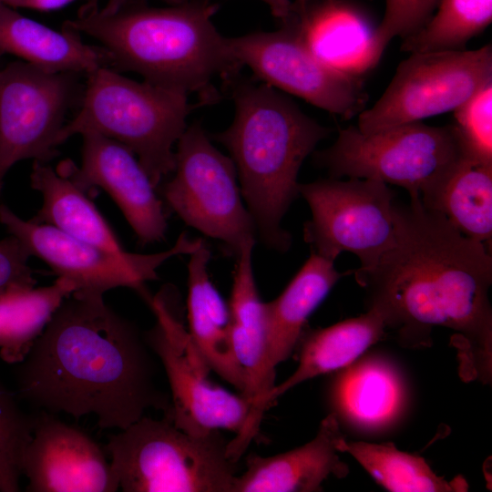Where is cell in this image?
Returning <instances> with one entry per match:
<instances>
[{
  "label": "cell",
  "instance_id": "ac0fdd59",
  "mask_svg": "<svg viewBox=\"0 0 492 492\" xmlns=\"http://www.w3.org/2000/svg\"><path fill=\"white\" fill-rule=\"evenodd\" d=\"M344 438L339 419L330 413L308 443L272 456L251 454L232 492H318L331 477L343 478L348 466L338 446Z\"/></svg>",
  "mask_w": 492,
  "mask_h": 492
},
{
  "label": "cell",
  "instance_id": "d4e9b609",
  "mask_svg": "<svg viewBox=\"0 0 492 492\" xmlns=\"http://www.w3.org/2000/svg\"><path fill=\"white\" fill-rule=\"evenodd\" d=\"M420 200L461 234L491 249L492 164L467 158L423 192Z\"/></svg>",
  "mask_w": 492,
  "mask_h": 492
},
{
  "label": "cell",
  "instance_id": "836d02e7",
  "mask_svg": "<svg viewBox=\"0 0 492 492\" xmlns=\"http://www.w3.org/2000/svg\"><path fill=\"white\" fill-rule=\"evenodd\" d=\"M130 1L144 2L145 0H87V2L82 5V7H95L99 6L101 12L105 14H112L125 5ZM169 5L182 2L180 0H163Z\"/></svg>",
  "mask_w": 492,
  "mask_h": 492
},
{
  "label": "cell",
  "instance_id": "d6a6232c",
  "mask_svg": "<svg viewBox=\"0 0 492 492\" xmlns=\"http://www.w3.org/2000/svg\"><path fill=\"white\" fill-rule=\"evenodd\" d=\"M77 0H0L4 5L12 8H27L40 12H49L61 9Z\"/></svg>",
  "mask_w": 492,
  "mask_h": 492
},
{
  "label": "cell",
  "instance_id": "7402d4cb",
  "mask_svg": "<svg viewBox=\"0 0 492 492\" xmlns=\"http://www.w3.org/2000/svg\"><path fill=\"white\" fill-rule=\"evenodd\" d=\"M313 252L274 300L263 303L268 359L272 368L287 360L299 344L310 315L345 274Z\"/></svg>",
  "mask_w": 492,
  "mask_h": 492
},
{
  "label": "cell",
  "instance_id": "277c9868",
  "mask_svg": "<svg viewBox=\"0 0 492 492\" xmlns=\"http://www.w3.org/2000/svg\"><path fill=\"white\" fill-rule=\"evenodd\" d=\"M232 96L233 121L212 138L231 154L242 198L261 241L285 252L292 237L281 223L300 195L299 170L331 129L261 81L238 83Z\"/></svg>",
  "mask_w": 492,
  "mask_h": 492
},
{
  "label": "cell",
  "instance_id": "9c48e42d",
  "mask_svg": "<svg viewBox=\"0 0 492 492\" xmlns=\"http://www.w3.org/2000/svg\"><path fill=\"white\" fill-rule=\"evenodd\" d=\"M312 218L303 238L312 252L333 261L343 252L354 254L360 267L371 271L395 240V192L386 183L368 179L331 178L299 184Z\"/></svg>",
  "mask_w": 492,
  "mask_h": 492
},
{
  "label": "cell",
  "instance_id": "7a4b0ae2",
  "mask_svg": "<svg viewBox=\"0 0 492 492\" xmlns=\"http://www.w3.org/2000/svg\"><path fill=\"white\" fill-rule=\"evenodd\" d=\"M150 352L103 295L72 292L18 364V396L41 411L92 414L100 428L126 429L149 408H170Z\"/></svg>",
  "mask_w": 492,
  "mask_h": 492
},
{
  "label": "cell",
  "instance_id": "9a60e30c",
  "mask_svg": "<svg viewBox=\"0 0 492 492\" xmlns=\"http://www.w3.org/2000/svg\"><path fill=\"white\" fill-rule=\"evenodd\" d=\"M81 136L80 167L67 159L58 165L57 170L86 192L95 187L108 192L141 244L163 240L167 220L162 200L136 155L121 143L97 133Z\"/></svg>",
  "mask_w": 492,
  "mask_h": 492
},
{
  "label": "cell",
  "instance_id": "6da1fadb",
  "mask_svg": "<svg viewBox=\"0 0 492 492\" xmlns=\"http://www.w3.org/2000/svg\"><path fill=\"white\" fill-rule=\"evenodd\" d=\"M395 240L369 272L354 274L400 344L429 346L435 327L452 330L460 375L492 379L491 251L461 234L420 198L394 202Z\"/></svg>",
  "mask_w": 492,
  "mask_h": 492
},
{
  "label": "cell",
  "instance_id": "ffe728a7",
  "mask_svg": "<svg viewBox=\"0 0 492 492\" xmlns=\"http://www.w3.org/2000/svg\"><path fill=\"white\" fill-rule=\"evenodd\" d=\"M10 54L52 73L89 74L110 67L107 51L85 43L81 34L64 25L55 30L0 2V56Z\"/></svg>",
  "mask_w": 492,
  "mask_h": 492
},
{
  "label": "cell",
  "instance_id": "8fae6325",
  "mask_svg": "<svg viewBox=\"0 0 492 492\" xmlns=\"http://www.w3.org/2000/svg\"><path fill=\"white\" fill-rule=\"evenodd\" d=\"M171 291L151 297L156 323L144 334L162 364L170 388V408L165 415L174 425L190 434L243 428L251 409L248 399L213 384L210 368L197 352L176 311Z\"/></svg>",
  "mask_w": 492,
  "mask_h": 492
},
{
  "label": "cell",
  "instance_id": "5bb4252c",
  "mask_svg": "<svg viewBox=\"0 0 492 492\" xmlns=\"http://www.w3.org/2000/svg\"><path fill=\"white\" fill-rule=\"evenodd\" d=\"M230 54L256 77L282 91L343 119L364 110L367 95L362 77L335 71L317 59L292 24L272 32H255L227 37Z\"/></svg>",
  "mask_w": 492,
  "mask_h": 492
},
{
  "label": "cell",
  "instance_id": "8992f818",
  "mask_svg": "<svg viewBox=\"0 0 492 492\" xmlns=\"http://www.w3.org/2000/svg\"><path fill=\"white\" fill-rule=\"evenodd\" d=\"M220 430L190 434L164 415L111 435L105 452L124 492H232L238 462Z\"/></svg>",
  "mask_w": 492,
  "mask_h": 492
},
{
  "label": "cell",
  "instance_id": "2e32d148",
  "mask_svg": "<svg viewBox=\"0 0 492 492\" xmlns=\"http://www.w3.org/2000/svg\"><path fill=\"white\" fill-rule=\"evenodd\" d=\"M23 456L29 492H115L118 480L103 450L78 428L39 410Z\"/></svg>",
  "mask_w": 492,
  "mask_h": 492
},
{
  "label": "cell",
  "instance_id": "e575fe53",
  "mask_svg": "<svg viewBox=\"0 0 492 492\" xmlns=\"http://www.w3.org/2000/svg\"><path fill=\"white\" fill-rule=\"evenodd\" d=\"M184 1V0H180ZM269 6L272 14L282 22L292 13V1L290 0H259Z\"/></svg>",
  "mask_w": 492,
  "mask_h": 492
},
{
  "label": "cell",
  "instance_id": "cb8c5ba5",
  "mask_svg": "<svg viewBox=\"0 0 492 492\" xmlns=\"http://www.w3.org/2000/svg\"><path fill=\"white\" fill-rule=\"evenodd\" d=\"M30 179L43 195V205L31 220L118 254L128 252L86 191L65 173L34 161Z\"/></svg>",
  "mask_w": 492,
  "mask_h": 492
},
{
  "label": "cell",
  "instance_id": "44dd1931",
  "mask_svg": "<svg viewBox=\"0 0 492 492\" xmlns=\"http://www.w3.org/2000/svg\"><path fill=\"white\" fill-rule=\"evenodd\" d=\"M190 255L188 332L197 352L210 370L241 394L245 385L244 375L232 347L229 305L208 274L210 252L203 241Z\"/></svg>",
  "mask_w": 492,
  "mask_h": 492
},
{
  "label": "cell",
  "instance_id": "4dcf8cb0",
  "mask_svg": "<svg viewBox=\"0 0 492 492\" xmlns=\"http://www.w3.org/2000/svg\"><path fill=\"white\" fill-rule=\"evenodd\" d=\"M439 0H384L385 8L376 34L385 49L396 36L403 38L422 27L430 18Z\"/></svg>",
  "mask_w": 492,
  "mask_h": 492
},
{
  "label": "cell",
  "instance_id": "4316f807",
  "mask_svg": "<svg viewBox=\"0 0 492 492\" xmlns=\"http://www.w3.org/2000/svg\"><path fill=\"white\" fill-rule=\"evenodd\" d=\"M351 455L383 487L392 492H461L467 485L461 477L446 480L418 456L399 450L392 443L348 441L338 446Z\"/></svg>",
  "mask_w": 492,
  "mask_h": 492
},
{
  "label": "cell",
  "instance_id": "7c38bea8",
  "mask_svg": "<svg viewBox=\"0 0 492 492\" xmlns=\"http://www.w3.org/2000/svg\"><path fill=\"white\" fill-rule=\"evenodd\" d=\"M78 73H52L25 61L0 69V194L8 170L57 155L69 109L82 96Z\"/></svg>",
  "mask_w": 492,
  "mask_h": 492
},
{
  "label": "cell",
  "instance_id": "d6986e66",
  "mask_svg": "<svg viewBox=\"0 0 492 492\" xmlns=\"http://www.w3.org/2000/svg\"><path fill=\"white\" fill-rule=\"evenodd\" d=\"M330 388L333 413L352 425L378 431L403 414L407 389L399 369L379 355L358 358L338 371Z\"/></svg>",
  "mask_w": 492,
  "mask_h": 492
},
{
  "label": "cell",
  "instance_id": "f1b7e54d",
  "mask_svg": "<svg viewBox=\"0 0 492 492\" xmlns=\"http://www.w3.org/2000/svg\"><path fill=\"white\" fill-rule=\"evenodd\" d=\"M34 415H26L0 380V491L16 492L23 456L32 439Z\"/></svg>",
  "mask_w": 492,
  "mask_h": 492
},
{
  "label": "cell",
  "instance_id": "603a6c76",
  "mask_svg": "<svg viewBox=\"0 0 492 492\" xmlns=\"http://www.w3.org/2000/svg\"><path fill=\"white\" fill-rule=\"evenodd\" d=\"M385 333L384 321L374 309L325 328L304 330L299 342L298 366L287 379L275 384L269 396L270 405L309 379L347 367Z\"/></svg>",
  "mask_w": 492,
  "mask_h": 492
},
{
  "label": "cell",
  "instance_id": "83f0119b",
  "mask_svg": "<svg viewBox=\"0 0 492 492\" xmlns=\"http://www.w3.org/2000/svg\"><path fill=\"white\" fill-rule=\"evenodd\" d=\"M492 21V0H439L425 24L404 38L409 53L464 50Z\"/></svg>",
  "mask_w": 492,
  "mask_h": 492
},
{
  "label": "cell",
  "instance_id": "52a82bcc",
  "mask_svg": "<svg viewBox=\"0 0 492 492\" xmlns=\"http://www.w3.org/2000/svg\"><path fill=\"white\" fill-rule=\"evenodd\" d=\"M470 158L454 124H402L372 134L357 127L341 128L335 142L315 154L331 178L368 179L420 195Z\"/></svg>",
  "mask_w": 492,
  "mask_h": 492
},
{
  "label": "cell",
  "instance_id": "e0dca14e",
  "mask_svg": "<svg viewBox=\"0 0 492 492\" xmlns=\"http://www.w3.org/2000/svg\"><path fill=\"white\" fill-rule=\"evenodd\" d=\"M285 20L317 59L349 76L362 77L378 64L384 51L377 39V26L346 0L292 2V13Z\"/></svg>",
  "mask_w": 492,
  "mask_h": 492
},
{
  "label": "cell",
  "instance_id": "4fadbf2b",
  "mask_svg": "<svg viewBox=\"0 0 492 492\" xmlns=\"http://www.w3.org/2000/svg\"><path fill=\"white\" fill-rule=\"evenodd\" d=\"M0 222L25 244L31 256L42 259L58 277L73 282L74 292L104 295L117 287H128L148 303L151 297L145 283L158 278L157 269L173 256L192 253L203 242L182 233L170 249L161 252L118 254L52 226L24 220L4 204L0 205Z\"/></svg>",
  "mask_w": 492,
  "mask_h": 492
},
{
  "label": "cell",
  "instance_id": "d590c367",
  "mask_svg": "<svg viewBox=\"0 0 492 492\" xmlns=\"http://www.w3.org/2000/svg\"><path fill=\"white\" fill-rule=\"evenodd\" d=\"M305 1H307V0H293L292 2V4L299 5V4H302V3L305 2Z\"/></svg>",
  "mask_w": 492,
  "mask_h": 492
},
{
  "label": "cell",
  "instance_id": "484cf974",
  "mask_svg": "<svg viewBox=\"0 0 492 492\" xmlns=\"http://www.w3.org/2000/svg\"><path fill=\"white\" fill-rule=\"evenodd\" d=\"M75 290L64 277L46 287L13 285L1 290V359L11 364L22 363L55 312Z\"/></svg>",
  "mask_w": 492,
  "mask_h": 492
},
{
  "label": "cell",
  "instance_id": "30bf717a",
  "mask_svg": "<svg viewBox=\"0 0 492 492\" xmlns=\"http://www.w3.org/2000/svg\"><path fill=\"white\" fill-rule=\"evenodd\" d=\"M492 82V47L410 53L374 103L358 115L357 128L372 134L454 111Z\"/></svg>",
  "mask_w": 492,
  "mask_h": 492
},
{
  "label": "cell",
  "instance_id": "1f68e13d",
  "mask_svg": "<svg viewBox=\"0 0 492 492\" xmlns=\"http://www.w3.org/2000/svg\"><path fill=\"white\" fill-rule=\"evenodd\" d=\"M30 256L16 237L0 240V291L13 285L35 286L36 281L28 265Z\"/></svg>",
  "mask_w": 492,
  "mask_h": 492
},
{
  "label": "cell",
  "instance_id": "f546056e",
  "mask_svg": "<svg viewBox=\"0 0 492 492\" xmlns=\"http://www.w3.org/2000/svg\"><path fill=\"white\" fill-rule=\"evenodd\" d=\"M453 112L454 125L468 156L477 162L492 164V82Z\"/></svg>",
  "mask_w": 492,
  "mask_h": 492
},
{
  "label": "cell",
  "instance_id": "3957f363",
  "mask_svg": "<svg viewBox=\"0 0 492 492\" xmlns=\"http://www.w3.org/2000/svg\"><path fill=\"white\" fill-rule=\"evenodd\" d=\"M218 5L184 0L164 7L130 1L112 14L80 7L64 25L99 42L118 71L141 75L149 83L197 95L200 105L215 103L217 78L232 84L241 67L215 27Z\"/></svg>",
  "mask_w": 492,
  "mask_h": 492
},
{
  "label": "cell",
  "instance_id": "5b68a950",
  "mask_svg": "<svg viewBox=\"0 0 492 492\" xmlns=\"http://www.w3.org/2000/svg\"><path fill=\"white\" fill-rule=\"evenodd\" d=\"M86 76L77 111L62 128L59 145L87 132L116 140L136 155L157 189L174 171L173 147L194 108L189 95L128 78L109 67Z\"/></svg>",
  "mask_w": 492,
  "mask_h": 492
},
{
  "label": "cell",
  "instance_id": "ba28073f",
  "mask_svg": "<svg viewBox=\"0 0 492 492\" xmlns=\"http://www.w3.org/2000/svg\"><path fill=\"white\" fill-rule=\"evenodd\" d=\"M176 147L174 176L160 189L166 205L237 256L244 243L256 240V228L232 159L213 146L200 123L187 126Z\"/></svg>",
  "mask_w": 492,
  "mask_h": 492
}]
</instances>
